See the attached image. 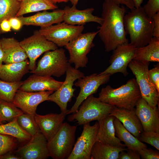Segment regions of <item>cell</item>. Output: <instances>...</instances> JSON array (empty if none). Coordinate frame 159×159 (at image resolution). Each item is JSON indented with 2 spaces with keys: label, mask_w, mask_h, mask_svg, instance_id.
<instances>
[{
  "label": "cell",
  "mask_w": 159,
  "mask_h": 159,
  "mask_svg": "<svg viewBox=\"0 0 159 159\" xmlns=\"http://www.w3.org/2000/svg\"><path fill=\"white\" fill-rule=\"evenodd\" d=\"M126 9L114 0H105L101 15L103 21L98 34L104 44L105 51L110 52L118 46L128 42L124 25Z\"/></svg>",
  "instance_id": "obj_1"
},
{
  "label": "cell",
  "mask_w": 159,
  "mask_h": 159,
  "mask_svg": "<svg viewBox=\"0 0 159 159\" xmlns=\"http://www.w3.org/2000/svg\"><path fill=\"white\" fill-rule=\"evenodd\" d=\"M124 25L130 43L137 48L147 45L153 37V21L146 14L143 6L135 8L125 14Z\"/></svg>",
  "instance_id": "obj_2"
},
{
  "label": "cell",
  "mask_w": 159,
  "mask_h": 159,
  "mask_svg": "<svg viewBox=\"0 0 159 159\" xmlns=\"http://www.w3.org/2000/svg\"><path fill=\"white\" fill-rule=\"evenodd\" d=\"M141 97L135 79L133 78L117 88L110 85L102 88L98 98L101 101L115 107L132 110L135 109Z\"/></svg>",
  "instance_id": "obj_3"
},
{
  "label": "cell",
  "mask_w": 159,
  "mask_h": 159,
  "mask_svg": "<svg viewBox=\"0 0 159 159\" xmlns=\"http://www.w3.org/2000/svg\"><path fill=\"white\" fill-rule=\"evenodd\" d=\"M115 107L101 101L92 94L84 100L78 110L67 119L69 121L77 122L78 125L92 121H98L109 115Z\"/></svg>",
  "instance_id": "obj_4"
},
{
  "label": "cell",
  "mask_w": 159,
  "mask_h": 159,
  "mask_svg": "<svg viewBox=\"0 0 159 159\" xmlns=\"http://www.w3.org/2000/svg\"><path fill=\"white\" fill-rule=\"evenodd\" d=\"M77 125L63 122L61 127L48 142L49 156L53 159H67L74 145Z\"/></svg>",
  "instance_id": "obj_5"
},
{
  "label": "cell",
  "mask_w": 159,
  "mask_h": 159,
  "mask_svg": "<svg viewBox=\"0 0 159 159\" xmlns=\"http://www.w3.org/2000/svg\"><path fill=\"white\" fill-rule=\"evenodd\" d=\"M70 64L65 50L62 48H57L45 52L35 69L30 72L41 76L59 77L66 73Z\"/></svg>",
  "instance_id": "obj_6"
},
{
  "label": "cell",
  "mask_w": 159,
  "mask_h": 159,
  "mask_svg": "<svg viewBox=\"0 0 159 159\" xmlns=\"http://www.w3.org/2000/svg\"><path fill=\"white\" fill-rule=\"evenodd\" d=\"M150 62H142L134 59L128 65L139 88L141 97L150 106L154 107L159 105V92L151 81L149 76Z\"/></svg>",
  "instance_id": "obj_7"
},
{
  "label": "cell",
  "mask_w": 159,
  "mask_h": 159,
  "mask_svg": "<svg viewBox=\"0 0 159 159\" xmlns=\"http://www.w3.org/2000/svg\"><path fill=\"white\" fill-rule=\"evenodd\" d=\"M98 31L81 33L70 41L64 47L69 55L68 62L78 69L86 66L88 62L87 54L94 46L93 41Z\"/></svg>",
  "instance_id": "obj_8"
},
{
  "label": "cell",
  "mask_w": 159,
  "mask_h": 159,
  "mask_svg": "<svg viewBox=\"0 0 159 159\" xmlns=\"http://www.w3.org/2000/svg\"><path fill=\"white\" fill-rule=\"evenodd\" d=\"M84 25H73L64 22L41 28L39 32L47 40L58 47H65L74 38L82 33Z\"/></svg>",
  "instance_id": "obj_9"
},
{
  "label": "cell",
  "mask_w": 159,
  "mask_h": 159,
  "mask_svg": "<svg viewBox=\"0 0 159 159\" xmlns=\"http://www.w3.org/2000/svg\"><path fill=\"white\" fill-rule=\"evenodd\" d=\"M66 73L64 81L58 89L49 96L48 101L55 103L59 107L61 112L67 115L69 111L67 108V104L71 101L75 90L73 87L74 82L85 75L82 72L72 67L71 64Z\"/></svg>",
  "instance_id": "obj_10"
},
{
  "label": "cell",
  "mask_w": 159,
  "mask_h": 159,
  "mask_svg": "<svg viewBox=\"0 0 159 159\" xmlns=\"http://www.w3.org/2000/svg\"><path fill=\"white\" fill-rule=\"evenodd\" d=\"M20 44L29 59V69L30 71L36 68V60L41 55L58 48L56 45L47 40L39 30L20 41Z\"/></svg>",
  "instance_id": "obj_11"
},
{
  "label": "cell",
  "mask_w": 159,
  "mask_h": 159,
  "mask_svg": "<svg viewBox=\"0 0 159 159\" xmlns=\"http://www.w3.org/2000/svg\"><path fill=\"white\" fill-rule=\"evenodd\" d=\"M137 48L127 43L118 46L112 51V54L109 60L110 65L101 74L110 75L117 73H121L125 76L128 74L127 67L135 56Z\"/></svg>",
  "instance_id": "obj_12"
},
{
  "label": "cell",
  "mask_w": 159,
  "mask_h": 159,
  "mask_svg": "<svg viewBox=\"0 0 159 159\" xmlns=\"http://www.w3.org/2000/svg\"><path fill=\"white\" fill-rule=\"evenodd\" d=\"M110 76L109 74L94 73L78 79L74 85L80 88V92L67 114L75 113L84 100L90 95L96 93L101 85L108 82Z\"/></svg>",
  "instance_id": "obj_13"
},
{
  "label": "cell",
  "mask_w": 159,
  "mask_h": 159,
  "mask_svg": "<svg viewBox=\"0 0 159 159\" xmlns=\"http://www.w3.org/2000/svg\"><path fill=\"white\" fill-rule=\"evenodd\" d=\"M83 125L82 132L67 159H91V152L96 142L98 123L97 122L91 125L88 122Z\"/></svg>",
  "instance_id": "obj_14"
},
{
  "label": "cell",
  "mask_w": 159,
  "mask_h": 159,
  "mask_svg": "<svg viewBox=\"0 0 159 159\" xmlns=\"http://www.w3.org/2000/svg\"><path fill=\"white\" fill-rule=\"evenodd\" d=\"M53 92L50 91L28 92L18 90L12 103L24 113L34 116L38 106L43 102L48 101L49 96Z\"/></svg>",
  "instance_id": "obj_15"
},
{
  "label": "cell",
  "mask_w": 159,
  "mask_h": 159,
  "mask_svg": "<svg viewBox=\"0 0 159 159\" xmlns=\"http://www.w3.org/2000/svg\"><path fill=\"white\" fill-rule=\"evenodd\" d=\"M48 142L39 132L27 143L20 147L16 152L21 159H46L49 156Z\"/></svg>",
  "instance_id": "obj_16"
},
{
  "label": "cell",
  "mask_w": 159,
  "mask_h": 159,
  "mask_svg": "<svg viewBox=\"0 0 159 159\" xmlns=\"http://www.w3.org/2000/svg\"><path fill=\"white\" fill-rule=\"evenodd\" d=\"M135 111L144 131L159 133V112L157 106L151 107L141 97L136 104Z\"/></svg>",
  "instance_id": "obj_17"
},
{
  "label": "cell",
  "mask_w": 159,
  "mask_h": 159,
  "mask_svg": "<svg viewBox=\"0 0 159 159\" xmlns=\"http://www.w3.org/2000/svg\"><path fill=\"white\" fill-rule=\"evenodd\" d=\"M66 113H51L41 115L36 113L34 117L40 132L47 142L49 141L59 130L65 119Z\"/></svg>",
  "instance_id": "obj_18"
},
{
  "label": "cell",
  "mask_w": 159,
  "mask_h": 159,
  "mask_svg": "<svg viewBox=\"0 0 159 159\" xmlns=\"http://www.w3.org/2000/svg\"><path fill=\"white\" fill-rule=\"evenodd\" d=\"M63 22L73 25H82L90 22H94L101 25L103 20L102 17L94 15L93 8L79 10L76 6H66L63 9Z\"/></svg>",
  "instance_id": "obj_19"
},
{
  "label": "cell",
  "mask_w": 159,
  "mask_h": 159,
  "mask_svg": "<svg viewBox=\"0 0 159 159\" xmlns=\"http://www.w3.org/2000/svg\"><path fill=\"white\" fill-rule=\"evenodd\" d=\"M63 83V82L57 81L51 77L34 74L23 82L19 90L28 92H54L58 89Z\"/></svg>",
  "instance_id": "obj_20"
},
{
  "label": "cell",
  "mask_w": 159,
  "mask_h": 159,
  "mask_svg": "<svg viewBox=\"0 0 159 159\" xmlns=\"http://www.w3.org/2000/svg\"><path fill=\"white\" fill-rule=\"evenodd\" d=\"M64 12L63 9H56L52 12L45 10L29 16H21L18 17L23 25H33L44 28L63 22Z\"/></svg>",
  "instance_id": "obj_21"
},
{
  "label": "cell",
  "mask_w": 159,
  "mask_h": 159,
  "mask_svg": "<svg viewBox=\"0 0 159 159\" xmlns=\"http://www.w3.org/2000/svg\"><path fill=\"white\" fill-rule=\"evenodd\" d=\"M115 117L109 115L97 121L99 127L96 141H99L116 147L125 148L124 144L116 136L113 123Z\"/></svg>",
  "instance_id": "obj_22"
},
{
  "label": "cell",
  "mask_w": 159,
  "mask_h": 159,
  "mask_svg": "<svg viewBox=\"0 0 159 159\" xmlns=\"http://www.w3.org/2000/svg\"><path fill=\"white\" fill-rule=\"evenodd\" d=\"M118 119L125 128L137 138L143 131L142 124L135 109L130 110L115 107L109 115Z\"/></svg>",
  "instance_id": "obj_23"
},
{
  "label": "cell",
  "mask_w": 159,
  "mask_h": 159,
  "mask_svg": "<svg viewBox=\"0 0 159 159\" xmlns=\"http://www.w3.org/2000/svg\"><path fill=\"white\" fill-rule=\"evenodd\" d=\"M0 42L4 52L3 62L5 64L20 62L28 58L20 42L14 38H3Z\"/></svg>",
  "instance_id": "obj_24"
},
{
  "label": "cell",
  "mask_w": 159,
  "mask_h": 159,
  "mask_svg": "<svg viewBox=\"0 0 159 159\" xmlns=\"http://www.w3.org/2000/svg\"><path fill=\"white\" fill-rule=\"evenodd\" d=\"M29 70L27 59L18 62L2 64L0 65V80L8 82H19Z\"/></svg>",
  "instance_id": "obj_25"
},
{
  "label": "cell",
  "mask_w": 159,
  "mask_h": 159,
  "mask_svg": "<svg viewBox=\"0 0 159 159\" xmlns=\"http://www.w3.org/2000/svg\"><path fill=\"white\" fill-rule=\"evenodd\" d=\"M115 134L120 141L123 142L128 149L138 152L140 149L147 148V145L140 141L115 118L113 121Z\"/></svg>",
  "instance_id": "obj_26"
},
{
  "label": "cell",
  "mask_w": 159,
  "mask_h": 159,
  "mask_svg": "<svg viewBox=\"0 0 159 159\" xmlns=\"http://www.w3.org/2000/svg\"><path fill=\"white\" fill-rule=\"evenodd\" d=\"M133 59L142 62H159V38L153 37L145 46L137 48Z\"/></svg>",
  "instance_id": "obj_27"
},
{
  "label": "cell",
  "mask_w": 159,
  "mask_h": 159,
  "mask_svg": "<svg viewBox=\"0 0 159 159\" xmlns=\"http://www.w3.org/2000/svg\"><path fill=\"white\" fill-rule=\"evenodd\" d=\"M127 150L96 141L91 150V159H118L120 153Z\"/></svg>",
  "instance_id": "obj_28"
},
{
  "label": "cell",
  "mask_w": 159,
  "mask_h": 159,
  "mask_svg": "<svg viewBox=\"0 0 159 159\" xmlns=\"http://www.w3.org/2000/svg\"><path fill=\"white\" fill-rule=\"evenodd\" d=\"M57 6L48 0H24L21 2L20 9L15 16L42 11L54 10Z\"/></svg>",
  "instance_id": "obj_29"
},
{
  "label": "cell",
  "mask_w": 159,
  "mask_h": 159,
  "mask_svg": "<svg viewBox=\"0 0 159 159\" xmlns=\"http://www.w3.org/2000/svg\"><path fill=\"white\" fill-rule=\"evenodd\" d=\"M16 118L9 122L0 125V134L11 136L21 141H29L32 137L19 125Z\"/></svg>",
  "instance_id": "obj_30"
},
{
  "label": "cell",
  "mask_w": 159,
  "mask_h": 159,
  "mask_svg": "<svg viewBox=\"0 0 159 159\" xmlns=\"http://www.w3.org/2000/svg\"><path fill=\"white\" fill-rule=\"evenodd\" d=\"M18 0H0V23L4 19L16 16L20 6Z\"/></svg>",
  "instance_id": "obj_31"
},
{
  "label": "cell",
  "mask_w": 159,
  "mask_h": 159,
  "mask_svg": "<svg viewBox=\"0 0 159 159\" xmlns=\"http://www.w3.org/2000/svg\"><path fill=\"white\" fill-rule=\"evenodd\" d=\"M23 81L11 82L0 80V100L12 102Z\"/></svg>",
  "instance_id": "obj_32"
},
{
  "label": "cell",
  "mask_w": 159,
  "mask_h": 159,
  "mask_svg": "<svg viewBox=\"0 0 159 159\" xmlns=\"http://www.w3.org/2000/svg\"><path fill=\"white\" fill-rule=\"evenodd\" d=\"M24 113L13 103L0 100V118L2 121L10 122Z\"/></svg>",
  "instance_id": "obj_33"
},
{
  "label": "cell",
  "mask_w": 159,
  "mask_h": 159,
  "mask_svg": "<svg viewBox=\"0 0 159 159\" xmlns=\"http://www.w3.org/2000/svg\"><path fill=\"white\" fill-rule=\"evenodd\" d=\"M17 122L21 128L32 137L40 132L34 116L24 113L17 117Z\"/></svg>",
  "instance_id": "obj_34"
},
{
  "label": "cell",
  "mask_w": 159,
  "mask_h": 159,
  "mask_svg": "<svg viewBox=\"0 0 159 159\" xmlns=\"http://www.w3.org/2000/svg\"><path fill=\"white\" fill-rule=\"evenodd\" d=\"M16 140L11 136L0 134V158L15 148Z\"/></svg>",
  "instance_id": "obj_35"
},
{
  "label": "cell",
  "mask_w": 159,
  "mask_h": 159,
  "mask_svg": "<svg viewBox=\"0 0 159 159\" xmlns=\"http://www.w3.org/2000/svg\"><path fill=\"white\" fill-rule=\"evenodd\" d=\"M138 139L141 142L148 144L159 150V133L143 131Z\"/></svg>",
  "instance_id": "obj_36"
},
{
  "label": "cell",
  "mask_w": 159,
  "mask_h": 159,
  "mask_svg": "<svg viewBox=\"0 0 159 159\" xmlns=\"http://www.w3.org/2000/svg\"><path fill=\"white\" fill-rule=\"evenodd\" d=\"M143 7L145 14L150 18L159 12V0H148Z\"/></svg>",
  "instance_id": "obj_37"
},
{
  "label": "cell",
  "mask_w": 159,
  "mask_h": 159,
  "mask_svg": "<svg viewBox=\"0 0 159 159\" xmlns=\"http://www.w3.org/2000/svg\"><path fill=\"white\" fill-rule=\"evenodd\" d=\"M158 150L147 148L140 149L138 153L143 159H159V152Z\"/></svg>",
  "instance_id": "obj_38"
},
{
  "label": "cell",
  "mask_w": 159,
  "mask_h": 159,
  "mask_svg": "<svg viewBox=\"0 0 159 159\" xmlns=\"http://www.w3.org/2000/svg\"><path fill=\"white\" fill-rule=\"evenodd\" d=\"M149 75L150 79L159 92V64L156 65L154 67L149 70Z\"/></svg>",
  "instance_id": "obj_39"
},
{
  "label": "cell",
  "mask_w": 159,
  "mask_h": 159,
  "mask_svg": "<svg viewBox=\"0 0 159 159\" xmlns=\"http://www.w3.org/2000/svg\"><path fill=\"white\" fill-rule=\"evenodd\" d=\"M120 152L118 159H140V156L138 152L127 149L126 150Z\"/></svg>",
  "instance_id": "obj_40"
},
{
  "label": "cell",
  "mask_w": 159,
  "mask_h": 159,
  "mask_svg": "<svg viewBox=\"0 0 159 159\" xmlns=\"http://www.w3.org/2000/svg\"><path fill=\"white\" fill-rule=\"evenodd\" d=\"M153 22V37L159 38V12L151 17Z\"/></svg>",
  "instance_id": "obj_41"
},
{
  "label": "cell",
  "mask_w": 159,
  "mask_h": 159,
  "mask_svg": "<svg viewBox=\"0 0 159 159\" xmlns=\"http://www.w3.org/2000/svg\"><path fill=\"white\" fill-rule=\"evenodd\" d=\"M9 20L11 28L14 30H19L23 26L21 21L18 17H12L9 19Z\"/></svg>",
  "instance_id": "obj_42"
},
{
  "label": "cell",
  "mask_w": 159,
  "mask_h": 159,
  "mask_svg": "<svg viewBox=\"0 0 159 159\" xmlns=\"http://www.w3.org/2000/svg\"><path fill=\"white\" fill-rule=\"evenodd\" d=\"M11 28L9 20L4 19L0 23V29L4 32L11 31Z\"/></svg>",
  "instance_id": "obj_43"
},
{
  "label": "cell",
  "mask_w": 159,
  "mask_h": 159,
  "mask_svg": "<svg viewBox=\"0 0 159 159\" xmlns=\"http://www.w3.org/2000/svg\"><path fill=\"white\" fill-rule=\"evenodd\" d=\"M118 4L124 5L128 8L132 10L134 8L135 6L131 0H114Z\"/></svg>",
  "instance_id": "obj_44"
},
{
  "label": "cell",
  "mask_w": 159,
  "mask_h": 159,
  "mask_svg": "<svg viewBox=\"0 0 159 159\" xmlns=\"http://www.w3.org/2000/svg\"><path fill=\"white\" fill-rule=\"evenodd\" d=\"M1 159H21L18 156L13 154H8L4 156H2L0 157Z\"/></svg>",
  "instance_id": "obj_45"
},
{
  "label": "cell",
  "mask_w": 159,
  "mask_h": 159,
  "mask_svg": "<svg viewBox=\"0 0 159 159\" xmlns=\"http://www.w3.org/2000/svg\"><path fill=\"white\" fill-rule=\"evenodd\" d=\"M135 8H138L141 6L144 0H131Z\"/></svg>",
  "instance_id": "obj_46"
},
{
  "label": "cell",
  "mask_w": 159,
  "mask_h": 159,
  "mask_svg": "<svg viewBox=\"0 0 159 159\" xmlns=\"http://www.w3.org/2000/svg\"><path fill=\"white\" fill-rule=\"evenodd\" d=\"M4 58V52L0 42V65L2 64Z\"/></svg>",
  "instance_id": "obj_47"
},
{
  "label": "cell",
  "mask_w": 159,
  "mask_h": 159,
  "mask_svg": "<svg viewBox=\"0 0 159 159\" xmlns=\"http://www.w3.org/2000/svg\"><path fill=\"white\" fill-rule=\"evenodd\" d=\"M52 3L56 4L57 3H60L62 2H67L70 0H48Z\"/></svg>",
  "instance_id": "obj_48"
},
{
  "label": "cell",
  "mask_w": 159,
  "mask_h": 159,
  "mask_svg": "<svg viewBox=\"0 0 159 159\" xmlns=\"http://www.w3.org/2000/svg\"><path fill=\"white\" fill-rule=\"evenodd\" d=\"M79 0H70L72 6H76Z\"/></svg>",
  "instance_id": "obj_49"
},
{
  "label": "cell",
  "mask_w": 159,
  "mask_h": 159,
  "mask_svg": "<svg viewBox=\"0 0 159 159\" xmlns=\"http://www.w3.org/2000/svg\"><path fill=\"white\" fill-rule=\"evenodd\" d=\"M2 121L1 120V119L0 118V125L2 124Z\"/></svg>",
  "instance_id": "obj_50"
},
{
  "label": "cell",
  "mask_w": 159,
  "mask_h": 159,
  "mask_svg": "<svg viewBox=\"0 0 159 159\" xmlns=\"http://www.w3.org/2000/svg\"><path fill=\"white\" fill-rule=\"evenodd\" d=\"M18 1H19L21 2V1H22L24 0H18Z\"/></svg>",
  "instance_id": "obj_51"
}]
</instances>
